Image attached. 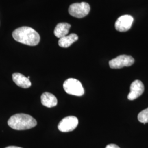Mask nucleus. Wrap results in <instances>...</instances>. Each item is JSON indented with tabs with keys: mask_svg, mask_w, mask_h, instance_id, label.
Segmentation results:
<instances>
[{
	"mask_svg": "<svg viewBox=\"0 0 148 148\" xmlns=\"http://www.w3.org/2000/svg\"><path fill=\"white\" fill-rule=\"evenodd\" d=\"M71 25L67 23H60L57 25L54 30L55 36L58 38H62L66 36L69 33Z\"/></svg>",
	"mask_w": 148,
	"mask_h": 148,
	"instance_id": "11",
	"label": "nucleus"
},
{
	"mask_svg": "<svg viewBox=\"0 0 148 148\" xmlns=\"http://www.w3.org/2000/svg\"><path fill=\"white\" fill-rule=\"evenodd\" d=\"M27 79H30V76H28V77H27Z\"/></svg>",
	"mask_w": 148,
	"mask_h": 148,
	"instance_id": "16",
	"label": "nucleus"
},
{
	"mask_svg": "<svg viewBox=\"0 0 148 148\" xmlns=\"http://www.w3.org/2000/svg\"><path fill=\"white\" fill-rule=\"evenodd\" d=\"M134 63V59L131 56L120 55L109 61L111 69H121L125 66H130Z\"/></svg>",
	"mask_w": 148,
	"mask_h": 148,
	"instance_id": "5",
	"label": "nucleus"
},
{
	"mask_svg": "<svg viewBox=\"0 0 148 148\" xmlns=\"http://www.w3.org/2000/svg\"><path fill=\"white\" fill-rule=\"evenodd\" d=\"M144 86L141 81L136 79L133 81L130 86V92L127 96L130 101H133L143 94Z\"/></svg>",
	"mask_w": 148,
	"mask_h": 148,
	"instance_id": "8",
	"label": "nucleus"
},
{
	"mask_svg": "<svg viewBox=\"0 0 148 148\" xmlns=\"http://www.w3.org/2000/svg\"><path fill=\"white\" fill-rule=\"evenodd\" d=\"M106 148H120L119 147H118L116 144H110L108 145Z\"/></svg>",
	"mask_w": 148,
	"mask_h": 148,
	"instance_id": "14",
	"label": "nucleus"
},
{
	"mask_svg": "<svg viewBox=\"0 0 148 148\" xmlns=\"http://www.w3.org/2000/svg\"><path fill=\"white\" fill-rule=\"evenodd\" d=\"M12 79L16 85L21 88H28L32 86L30 79L21 73H14L12 75Z\"/></svg>",
	"mask_w": 148,
	"mask_h": 148,
	"instance_id": "9",
	"label": "nucleus"
},
{
	"mask_svg": "<svg viewBox=\"0 0 148 148\" xmlns=\"http://www.w3.org/2000/svg\"><path fill=\"white\" fill-rule=\"evenodd\" d=\"M63 88L68 94L71 95L82 96L85 93V90L81 82L75 79H66L64 82Z\"/></svg>",
	"mask_w": 148,
	"mask_h": 148,
	"instance_id": "3",
	"label": "nucleus"
},
{
	"mask_svg": "<svg viewBox=\"0 0 148 148\" xmlns=\"http://www.w3.org/2000/svg\"><path fill=\"white\" fill-rule=\"evenodd\" d=\"M79 123L76 117L69 116L63 119L59 123L58 128L62 132H68L74 131Z\"/></svg>",
	"mask_w": 148,
	"mask_h": 148,
	"instance_id": "6",
	"label": "nucleus"
},
{
	"mask_svg": "<svg viewBox=\"0 0 148 148\" xmlns=\"http://www.w3.org/2000/svg\"><path fill=\"white\" fill-rule=\"evenodd\" d=\"M90 11V5L86 2L75 3L70 5L69 14L77 18H82L87 16Z\"/></svg>",
	"mask_w": 148,
	"mask_h": 148,
	"instance_id": "4",
	"label": "nucleus"
},
{
	"mask_svg": "<svg viewBox=\"0 0 148 148\" xmlns=\"http://www.w3.org/2000/svg\"><path fill=\"white\" fill-rule=\"evenodd\" d=\"M5 148H22L21 147H16V146H10L8 147H6Z\"/></svg>",
	"mask_w": 148,
	"mask_h": 148,
	"instance_id": "15",
	"label": "nucleus"
},
{
	"mask_svg": "<svg viewBox=\"0 0 148 148\" xmlns=\"http://www.w3.org/2000/svg\"><path fill=\"white\" fill-rule=\"evenodd\" d=\"M8 125L12 129L16 130H25L35 127L37 125V121L29 115L17 114L10 118Z\"/></svg>",
	"mask_w": 148,
	"mask_h": 148,
	"instance_id": "2",
	"label": "nucleus"
},
{
	"mask_svg": "<svg viewBox=\"0 0 148 148\" xmlns=\"http://www.w3.org/2000/svg\"><path fill=\"white\" fill-rule=\"evenodd\" d=\"M78 38L79 37L76 34H71L68 36L60 38L58 41L59 46L61 47H69L73 43L77 41Z\"/></svg>",
	"mask_w": 148,
	"mask_h": 148,
	"instance_id": "12",
	"label": "nucleus"
},
{
	"mask_svg": "<svg viewBox=\"0 0 148 148\" xmlns=\"http://www.w3.org/2000/svg\"><path fill=\"white\" fill-rule=\"evenodd\" d=\"M41 101L43 106L47 108H52L58 104V100L56 96L48 92L43 93L41 97Z\"/></svg>",
	"mask_w": 148,
	"mask_h": 148,
	"instance_id": "10",
	"label": "nucleus"
},
{
	"mask_svg": "<svg viewBox=\"0 0 148 148\" xmlns=\"http://www.w3.org/2000/svg\"><path fill=\"white\" fill-rule=\"evenodd\" d=\"M133 21L134 19L132 16L130 15L121 16L115 22V27L118 32H127L131 28Z\"/></svg>",
	"mask_w": 148,
	"mask_h": 148,
	"instance_id": "7",
	"label": "nucleus"
},
{
	"mask_svg": "<svg viewBox=\"0 0 148 148\" xmlns=\"http://www.w3.org/2000/svg\"><path fill=\"white\" fill-rule=\"evenodd\" d=\"M138 120L140 122L144 124L148 123V108L143 110L138 114Z\"/></svg>",
	"mask_w": 148,
	"mask_h": 148,
	"instance_id": "13",
	"label": "nucleus"
},
{
	"mask_svg": "<svg viewBox=\"0 0 148 148\" xmlns=\"http://www.w3.org/2000/svg\"><path fill=\"white\" fill-rule=\"evenodd\" d=\"M12 36L16 41L31 46H36L40 41L38 33L30 27H23L16 29L13 32Z\"/></svg>",
	"mask_w": 148,
	"mask_h": 148,
	"instance_id": "1",
	"label": "nucleus"
}]
</instances>
